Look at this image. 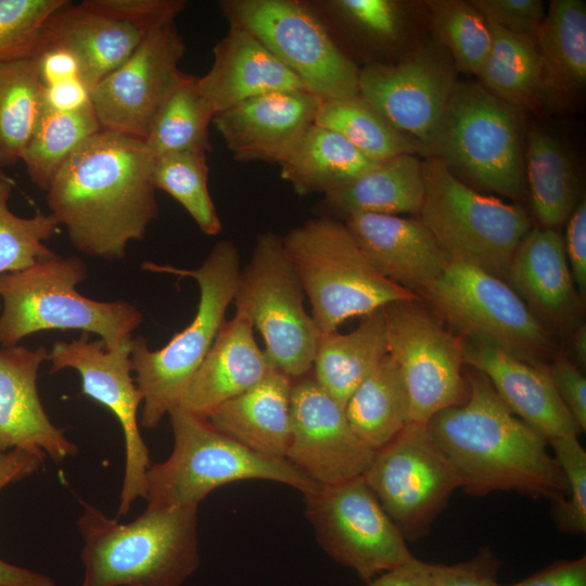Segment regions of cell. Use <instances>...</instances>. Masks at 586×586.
<instances>
[{
  "label": "cell",
  "instance_id": "6da1fadb",
  "mask_svg": "<svg viewBox=\"0 0 586 586\" xmlns=\"http://www.w3.org/2000/svg\"><path fill=\"white\" fill-rule=\"evenodd\" d=\"M153 162L143 140L105 129L74 152L46 192L50 214L77 251L119 260L144 238L158 215Z\"/></svg>",
  "mask_w": 586,
  "mask_h": 586
},
{
  "label": "cell",
  "instance_id": "7a4b0ae2",
  "mask_svg": "<svg viewBox=\"0 0 586 586\" xmlns=\"http://www.w3.org/2000/svg\"><path fill=\"white\" fill-rule=\"evenodd\" d=\"M466 378L464 403L426 423L460 487L472 496L506 491L549 499L553 506L562 502L568 485L547 440L506 406L482 372L471 368Z\"/></svg>",
  "mask_w": 586,
  "mask_h": 586
},
{
  "label": "cell",
  "instance_id": "3957f363",
  "mask_svg": "<svg viewBox=\"0 0 586 586\" xmlns=\"http://www.w3.org/2000/svg\"><path fill=\"white\" fill-rule=\"evenodd\" d=\"M81 506V586H181L200 566L199 506L146 507L128 523Z\"/></svg>",
  "mask_w": 586,
  "mask_h": 586
},
{
  "label": "cell",
  "instance_id": "277c9868",
  "mask_svg": "<svg viewBox=\"0 0 586 586\" xmlns=\"http://www.w3.org/2000/svg\"><path fill=\"white\" fill-rule=\"evenodd\" d=\"M141 268L178 278H192L200 288L196 313L191 322L162 348L152 351L142 336L132 339L131 365L142 394L140 424L158 425L178 407L194 373L209 352L233 303L240 256L232 241L217 242L196 269L143 262Z\"/></svg>",
  "mask_w": 586,
  "mask_h": 586
},
{
  "label": "cell",
  "instance_id": "5b68a950",
  "mask_svg": "<svg viewBox=\"0 0 586 586\" xmlns=\"http://www.w3.org/2000/svg\"><path fill=\"white\" fill-rule=\"evenodd\" d=\"M88 268L77 256L53 254L0 276V345L9 347L37 332L80 330L116 348L142 323V313L130 302L97 301L77 285Z\"/></svg>",
  "mask_w": 586,
  "mask_h": 586
},
{
  "label": "cell",
  "instance_id": "8992f818",
  "mask_svg": "<svg viewBox=\"0 0 586 586\" xmlns=\"http://www.w3.org/2000/svg\"><path fill=\"white\" fill-rule=\"evenodd\" d=\"M282 244L322 334L392 303L421 298L383 277L345 222L330 217L310 218L291 229Z\"/></svg>",
  "mask_w": 586,
  "mask_h": 586
},
{
  "label": "cell",
  "instance_id": "52a82bcc",
  "mask_svg": "<svg viewBox=\"0 0 586 586\" xmlns=\"http://www.w3.org/2000/svg\"><path fill=\"white\" fill-rule=\"evenodd\" d=\"M174 448L148 471L146 507L199 506L212 491L243 480L289 485L303 495L318 484L286 459L260 455L180 407L168 413Z\"/></svg>",
  "mask_w": 586,
  "mask_h": 586
},
{
  "label": "cell",
  "instance_id": "ba28073f",
  "mask_svg": "<svg viewBox=\"0 0 586 586\" xmlns=\"http://www.w3.org/2000/svg\"><path fill=\"white\" fill-rule=\"evenodd\" d=\"M421 152L483 189L511 199L524 193V153L517 111L480 84L457 81Z\"/></svg>",
  "mask_w": 586,
  "mask_h": 586
},
{
  "label": "cell",
  "instance_id": "9c48e42d",
  "mask_svg": "<svg viewBox=\"0 0 586 586\" xmlns=\"http://www.w3.org/2000/svg\"><path fill=\"white\" fill-rule=\"evenodd\" d=\"M420 221L447 262L467 264L506 281L512 256L531 230L525 211L469 187L441 161L423 162Z\"/></svg>",
  "mask_w": 586,
  "mask_h": 586
},
{
  "label": "cell",
  "instance_id": "30bf717a",
  "mask_svg": "<svg viewBox=\"0 0 586 586\" xmlns=\"http://www.w3.org/2000/svg\"><path fill=\"white\" fill-rule=\"evenodd\" d=\"M304 300L282 238L259 234L240 270L232 304L262 334L270 365L292 380L310 372L320 335Z\"/></svg>",
  "mask_w": 586,
  "mask_h": 586
},
{
  "label": "cell",
  "instance_id": "8fae6325",
  "mask_svg": "<svg viewBox=\"0 0 586 586\" xmlns=\"http://www.w3.org/2000/svg\"><path fill=\"white\" fill-rule=\"evenodd\" d=\"M419 295L467 339L532 364L555 356L549 330L505 280L482 269L448 262Z\"/></svg>",
  "mask_w": 586,
  "mask_h": 586
},
{
  "label": "cell",
  "instance_id": "7c38bea8",
  "mask_svg": "<svg viewBox=\"0 0 586 586\" xmlns=\"http://www.w3.org/2000/svg\"><path fill=\"white\" fill-rule=\"evenodd\" d=\"M219 7L230 27L257 38L317 98L340 100L359 93V68L302 2L226 0Z\"/></svg>",
  "mask_w": 586,
  "mask_h": 586
},
{
  "label": "cell",
  "instance_id": "4fadbf2b",
  "mask_svg": "<svg viewBox=\"0 0 586 586\" xmlns=\"http://www.w3.org/2000/svg\"><path fill=\"white\" fill-rule=\"evenodd\" d=\"M303 496L321 548L365 583L416 558L362 475Z\"/></svg>",
  "mask_w": 586,
  "mask_h": 586
},
{
  "label": "cell",
  "instance_id": "5bb4252c",
  "mask_svg": "<svg viewBox=\"0 0 586 586\" xmlns=\"http://www.w3.org/2000/svg\"><path fill=\"white\" fill-rule=\"evenodd\" d=\"M362 477L406 540L424 536L460 487L426 424L416 422L375 451Z\"/></svg>",
  "mask_w": 586,
  "mask_h": 586
},
{
  "label": "cell",
  "instance_id": "9a60e30c",
  "mask_svg": "<svg viewBox=\"0 0 586 586\" xmlns=\"http://www.w3.org/2000/svg\"><path fill=\"white\" fill-rule=\"evenodd\" d=\"M383 310L387 354L404 381L411 422L426 424L440 411L464 403L469 387L462 339L444 329L418 301L395 302Z\"/></svg>",
  "mask_w": 586,
  "mask_h": 586
},
{
  "label": "cell",
  "instance_id": "2e32d148",
  "mask_svg": "<svg viewBox=\"0 0 586 586\" xmlns=\"http://www.w3.org/2000/svg\"><path fill=\"white\" fill-rule=\"evenodd\" d=\"M132 336L116 348H106L102 340L78 339L56 341L49 351L50 373L76 370L84 395L98 402L116 418L125 443V472L117 515H126L131 505L148 492L150 453L139 429L138 410L142 394L132 377Z\"/></svg>",
  "mask_w": 586,
  "mask_h": 586
},
{
  "label": "cell",
  "instance_id": "e0dca14e",
  "mask_svg": "<svg viewBox=\"0 0 586 586\" xmlns=\"http://www.w3.org/2000/svg\"><path fill=\"white\" fill-rule=\"evenodd\" d=\"M187 46L169 24L144 37L129 58L90 90L102 129L144 141L153 120L182 72Z\"/></svg>",
  "mask_w": 586,
  "mask_h": 586
},
{
  "label": "cell",
  "instance_id": "ac0fdd59",
  "mask_svg": "<svg viewBox=\"0 0 586 586\" xmlns=\"http://www.w3.org/2000/svg\"><path fill=\"white\" fill-rule=\"evenodd\" d=\"M374 454L310 372L293 380L288 461L318 485H331L361 476Z\"/></svg>",
  "mask_w": 586,
  "mask_h": 586
},
{
  "label": "cell",
  "instance_id": "d6986e66",
  "mask_svg": "<svg viewBox=\"0 0 586 586\" xmlns=\"http://www.w3.org/2000/svg\"><path fill=\"white\" fill-rule=\"evenodd\" d=\"M456 84L451 63L425 47L397 64L373 63L359 69L358 94L421 152Z\"/></svg>",
  "mask_w": 586,
  "mask_h": 586
},
{
  "label": "cell",
  "instance_id": "ffe728a7",
  "mask_svg": "<svg viewBox=\"0 0 586 586\" xmlns=\"http://www.w3.org/2000/svg\"><path fill=\"white\" fill-rule=\"evenodd\" d=\"M320 101L305 90L266 93L216 114L212 124L234 160L280 165L314 124Z\"/></svg>",
  "mask_w": 586,
  "mask_h": 586
},
{
  "label": "cell",
  "instance_id": "44dd1931",
  "mask_svg": "<svg viewBox=\"0 0 586 586\" xmlns=\"http://www.w3.org/2000/svg\"><path fill=\"white\" fill-rule=\"evenodd\" d=\"M48 357L44 346L0 348V454L40 449L60 462L78 453L64 430L50 420L39 396L38 373Z\"/></svg>",
  "mask_w": 586,
  "mask_h": 586
},
{
  "label": "cell",
  "instance_id": "7402d4cb",
  "mask_svg": "<svg viewBox=\"0 0 586 586\" xmlns=\"http://www.w3.org/2000/svg\"><path fill=\"white\" fill-rule=\"evenodd\" d=\"M462 354L464 364L482 372L506 406L547 442L581 433L555 390L547 364H532L467 337Z\"/></svg>",
  "mask_w": 586,
  "mask_h": 586
},
{
  "label": "cell",
  "instance_id": "603a6c76",
  "mask_svg": "<svg viewBox=\"0 0 586 586\" xmlns=\"http://www.w3.org/2000/svg\"><path fill=\"white\" fill-rule=\"evenodd\" d=\"M345 225L383 277L418 295L447 266L445 255L420 220L357 213L346 216Z\"/></svg>",
  "mask_w": 586,
  "mask_h": 586
},
{
  "label": "cell",
  "instance_id": "cb8c5ba5",
  "mask_svg": "<svg viewBox=\"0 0 586 586\" xmlns=\"http://www.w3.org/2000/svg\"><path fill=\"white\" fill-rule=\"evenodd\" d=\"M506 282L547 329L564 330L575 323L581 296L564 241L556 229L534 228L525 234L512 256Z\"/></svg>",
  "mask_w": 586,
  "mask_h": 586
},
{
  "label": "cell",
  "instance_id": "d4e9b609",
  "mask_svg": "<svg viewBox=\"0 0 586 586\" xmlns=\"http://www.w3.org/2000/svg\"><path fill=\"white\" fill-rule=\"evenodd\" d=\"M273 370L256 343L252 323L235 311L222 324L178 407L207 419L220 405L250 390Z\"/></svg>",
  "mask_w": 586,
  "mask_h": 586
},
{
  "label": "cell",
  "instance_id": "484cf974",
  "mask_svg": "<svg viewBox=\"0 0 586 586\" xmlns=\"http://www.w3.org/2000/svg\"><path fill=\"white\" fill-rule=\"evenodd\" d=\"M208 72L199 77L201 91L216 114L251 98L279 91L306 90L257 38L230 27L213 49Z\"/></svg>",
  "mask_w": 586,
  "mask_h": 586
},
{
  "label": "cell",
  "instance_id": "4316f807",
  "mask_svg": "<svg viewBox=\"0 0 586 586\" xmlns=\"http://www.w3.org/2000/svg\"><path fill=\"white\" fill-rule=\"evenodd\" d=\"M44 34L48 48L64 49L76 59L78 77L90 90L125 62L143 39L132 27L71 1L49 16Z\"/></svg>",
  "mask_w": 586,
  "mask_h": 586
},
{
  "label": "cell",
  "instance_id": "83f0119b",
  "mask_svg": "<svg viewBox=\"0 0 586 586\" xmlns=\"http://www.w3.org/2000/svg\"><path fill=\"white\" fill-rule=\"evenodd\" d=\"M292 382L286 374L273 370L250 390L220 405L207 420L260 455L286 459Z\"/></svg>",
  "mask_w": 586,
  "mask_h": 586
},
{
  "label": "cell",
  "instance_id": "f1b7e54d",
  "mask_svg": "<svg viewBox=\"0 0 586 586\" xmlns=\"http://www.w3.org/2000/svg\"><path fill=\"white\" fill-rule=\"evenodd\" d=\"M387 355L383 308L362 317L348 333H320L313 360V377L342 407L358 385Z\"/></svg>",
  "mask_w": 586,
  "mask_h": 586
},
{
  "label": "cell",
  "instance_id": "f546056e",
  "mask_svg": "<svg viewBox=\"0 0 586 586\" xmlns=\"http://www.w3.org/2000/svg\"><path fill=\"white\" fill-rule=\"evenodd\" d=\"M423 196V162L415 154H402L326 193L324 203L344 217L357 213L419 214Z\"/></svg>",
  "mask_w": 586,
  "mask_h": 586
},
{
  "label": "cell",
  "instance_id": "4dcf8cb0",
  "mask_svg": "<svg viewBox=\"0 0 586 586\" xmlns=\"http://www.w3.org/2000/svg\"><path fill=\"white\" fill-rule=\"evenodd\" d=\"M378 164L337 132L313 124L280 164V175L300 195L326 194Z\"/></svg>",
  "mask_w": 586,
  "mask_h": 586
},
{
  "label": "cell",
  "instance_id": "1f68e13d",
  "mask_svg": "<svg viewBox=\"0 0 586 586\" xmlns=\"http://www.w3.org/2000/svg\"><path fill=\"white\" fill-rule=\"evenodd\" d=\"M542 90L572 94L586 82V3L552 0L534 36Z\"/></svg>",
  "mask_w": 586,
  "mask_h": 586
},
{
  "label": "cell",
  "instance_id": "d6a6232c",
  "mask_svg": "<svg viewBox=\"0 0 586 586\" xmlns=\"http://www.w3.org/2000/svg\"><path fill=\"white\" fill-rule=\"evenodd\" d=\"M344 411L356 436L374 451L411 422L409 397L388 354L353 392Z\"/></svg>",
  "mask_w": 586,
  "mask_h": 586
},
{
  "label": "cell",
  "instance_id": "836d02e7",
  "mask_svg": "<svg viewBox=\"0 0 586 586\" xmlns=\"http://www.w3.org/2000/svg\"><path fill=\"white\" fill-rule=\"evenodd\" d=\"M524 171L534 215L544 228L568 220L577 202V181L563 144L547 131L534 129L526 140Z\"/></svg>",
  "mask_w": 586,
  "mask_h": 586
},
{
  "label": "cell",
  "instance_id": "e575fe53",
  "mask_svg": "<svg viewBox=\"0 0 586 586\" xmlns=\"http://www.w3.org/2000/svg\"><path fill=\"white\" fill-rule=\"evenodd\" d=\"M38 59L0 62V169L22 160L44 110Z\"/></svg>",
  "mask_w": 586,
  "mask_h": 586
},
{
  "label": "cell",
  "instance_id": "d590c367",
  "mask_svg": "<svg viewBox=\"0 0 586 586\" xmlns=\"http://www.w3.org/2000/svg\"><path fill=\"white\" fill-rule=\"evenodd\" d=\"M216 113L201 91L199 77L181 73L161 105L144 143L154 157L209 151L208 127Z\"/></svg>",
  "mask_w": 586,
  "mask_h": 586
},
{
  "label": "cell",
  "instance_id": "8d00e7d4",
  "mask_svg": "<svg viewBox=\"0 0 586 586\" xmlns=\"http://www.w3.org/2000/svg\"><path fill=\"white\" fill-rule=\"evenodd\" d=\"M488 26L492 43L479 75L482 86L514 109L528 106L543 91L535 38Z\"/></svg>",
  "mask_w": 586,
  "mask_h": 586
},
{
  "label": "cell",
  "instance_id": "74e56055",
  "mask_svg": "<svg viewBox=\"0 0 586 586\" xmlns=\"http://www.w3.org/2000/svg\"><path fill=\"white\" fill-rule=\"evenodd\" d=\"M101 129L91 103L72 112L44 106L21 160L29 180L47 191L74 152Z\"/></svg>",
  "mask_w": 586,
  "mask_h": 586
},
{
  "label": "cell",
  "instance_id": "f35d334b",
  "mask_svg": "<svg viewBox=\"0 0 586 586\" xmlns=\"http://www.w3.org/2000/svg\"><path fill=\"white\" fill-rule=\"evenodd\" d=\"M314 124L337 132L377 163L419 152L413 140L396 130L359 94L347 99L321 100Z\"/></svg>",
  "mask_w": 586,
  "mask_h": 586
},
{
  "label": "cell",
  "instance_id": "ab89813d",
  "mask_svg": "<svg viewBox=\"0 0 586 586\" xmlns=\"http://www.w3.org/2000/svg\"><path fill=\"white\" fill-rule=\"evenodd\" d=\"M207 153L177 152L154 157L152 182L155 190L173 196L206 235L222 230L208 190Z\"/></svg>",
  "mask_w": 586,
  "mask_h": 586
},
{
  "label": "cell",
  "instance_id": "60d3db41",
  "mask_svg": "<svg viewBox=\"0 0 586 586\" xmlns=\"http://www.w3.org/2000/svg\"><path fill=\"white\" fill-rule=\"evenodd\" d=\"M431 24L461 71L479 76L492 43L488 23L470 2L428 1Z\"/></svg>",
  "mask_w": 586,
  "mask_h": 586
},
{
  "label": "cell",
  "instance_id": "b9f144b4",
  "mask_svg": "<svg viewBox=\"0 0 586 586\" xmlns=\"http://www.w3.org/2000/svg\"><path fill=\"white\" fill-rule=\"evenodd\" d=\"M13 187V179L0 180V276L53 255L44 242L60 226L50 213H36L31 217L15 215L9 208Z\"/></svg>",
  "mask_w": 586,
  "mask_h": 586
},
{
  "label": "cell",
  "instance_id": "7bdbcfd3",
  "mask_svg": "<svg viewBox=\"0 0 586 586\" xmlns=\"http://www.w3.org/2000/svg\"><path fill=\"white\" fill-rule=\"evenodd\" d=\"M68 0H0V62L36 58L47 48L49 16Z\"/></svg>",
  "mask_w": 586,
  "mask_h": 586
},
{
  "label": "cell",
  "instance_id": "ee69618b",
  "mask_svg": "<svg viewBox=\"0 0 586 586\" xmlns=\"http://www.w3.org/2000/svg\"><path fill=\"white\" fill-rule=\"evenodd\" d=\"M561 468L566 485V498L553 508L560 528L571 534L586 532V451L577 435L548 440Z\"/></svg>",
  "mask_w": 586,
  "mask_h": 586
},
{
  "label": "cell",
  "instance_id": "f6af8a7d",
  "mask_svg": "<svg viewBox=\"0 0 586 586\" xmlns=\"http://www.w3.org/2000/svg\"><path fill=\"white\" fill-rule=\"evenodd\" d=\"M329 5L357 34L378 43L398 40L405 28L406 13L393 0H335Z\"/></svg>",
  "mask_w": 586,
  "mask_h": 586
},
{
  "label": "cell",
  "instance_id": "bcb514c9",
  "mask_svg": "<svg viewBox=\"0 0 586 586\" xmlns=\"http://www.w3.org/2000/svg\"><path fill=\"white\" fill-rule=\"evenodd\" d=\"M80 4L132 27L143 38L173 24L187 7L184 0H84Z\"/></svg>",
  "mask_w": 586,
  "mask_h": 586
},
{
  "label": "cell",
  "instance_id": "7dc6e473",
  "mask_svg": "<svg viewBox=\"0 0 586 586\" xmlns=\"http://www.w3.org/2000/svg\"><path fill=\"white\" fill-rule=\"evenodd\" d=\"M501 562L488 548L483 547L468 561L451 564L428 563L432 586H499Z\"/></svg>",
  "mask_w": 586,
  "mask_h": 586
},
{
  "label": "cell",
  "instance_id": "c3c4849f",
  "mask_svg": "<svg viewBox=\"0 0 586 586\" xmlns=\"http://www.w3.org/2000/svg\"><path fill=\"white\" fill-rule=\"evenodd\" d=\"M470 3L486 22L533 37L545 15L540 0H472Z\"/></svg>",
  "mask_w": 586,
  "mask_h": 586
},
{
  "label": "cell",
  "instance_id": "681fc988",
  "mask_svg": "<svg viewBox=\"0 0 586 586\" xmlns=\"http://www.w3.org/2000/svg\"><path fill=\"white\" fill-rule=\"evenodd\" d=\"M552 384L561 402L577 425L586 430V379L582 370L568 356L558 354L548 365Z\"/></svg>",
  "mask_w": 586,
  "mask_h": 586
},
{
  "label": "cell",
  "instance_id": "f907efd6",
  "mask_svg": "<svg viewBox=\"0 0 586 586\" xmlns=\"http://www.w3.org/2000/svg\"><path fill=\"white\" fill-rule=\"evenodd\" d=\"M565 255L579 296L586 293V203L578 201L566 220Z\"/></svg>",
  "mask_w": 586,
  "mask_h": 586
},
{
  "label": "cell",
  "instance_id": "816d5d0a",
  "mask_svg": "<svg viewBox=\"0 0 586 586\" xmlns=\"http://www.w3.org/2000/svg\"><path fill=\"white\" fill-rule=\"evenodd\" d=\"M499 586H586V556L557 561L522 581Z\"/></svg>",
  "mask_w": 586,
  "mask_h": 586
},
{
  "label": "cell",
  "instance_id": "f5cc1de1",
  "mask_svg": "<svg viewBox=\"0 0 586 586\" xmlns=\"http://www.w3.org/2000/svg\"><path fill=\"white\" fill-rule=\"evenodd\" d=\"M46 457L40 449L15 448L0 454V492L36 473Z\"/></svg>",
  "mask_w": 586,
  "mask_h": 586
},
{
  "label": "cell",
  "instance_id": "db71d44e",
  "mask_svg": "<svg viewBox=\"0 0 586 586\" xmlns=\"http://www.w3.org/2000/svg\"><path fill=\"white\" fill-rule=\"evenodd\" d=\"M44 106L54 111L72 112L91 103L90 89L79 77L44 87Z\"/></svg>",
  "mask_w": 586,
  "mask_h": 586
},
{
  "label": "cell",
  "instance_id": "11a10c76",
  "mask_svg": "<svg viewBox=\"0 0 586 586\" xmlns=\"http://www.w3.org/2000/svg\"><path fill=\"white\" fill-rule=\"evenodd\" d=\"M38 59L39 76L44 87L78 77L76 59L66 50L49 47Z\"/></svg>",
  "mask_w": 586,
  "mask_h": 586
},
{
  "label": "cell",
  "instance_id": "9f6ffc18",
  "mask_svg": "<svg viewBox=\"0 0 586 586\" xmlns=\"http://www.w3.org/2000/svg\"><path fill=\"white\" fill-rule=\"evenodd\" d=\"M366 586H432L426 562L415 558L411 562L382 573Z\"/></svg>",
  "mask_w": 586,
  "mask_h": 586
},
{
  "label": "cell",
  "instance_id": "6f0895ef",
  "mask_svg": "<svg viewBox=\"0 0 586 586\" xmlns=\"http://www.w3.org/2000/svg\"><path fill=\"white\" fill-rule=\"evenodd\" d=\"M0 586H56L51 577L0 559Z\"/></svg>",
  "mask_w": 586,
  "mask_h": 586
},
{
  "label": "cell",
  "instance_id": "680465c9",
  "mask_svg": "<svg viewBox=\"0 0 586 586\" xmlns=\"http://www.w3.org/2000/svg\"><path fill=\"white\" fill-rule=\"evenodd\" d=\"M570 346L572 361L584 371L586 367V326L584 323L578 324L573 331Z\"/></svg>",
  "mask_w": 586,
  "mask_h": 586
},
{
  "label": "cell",
  "instance_id": "91938a15",
  "mask_svg": "<svg viewBox=\"0 0 586 586\" xmlns=\"http://www.w3.org/2000/svg\"><path fill=\"white\" fill-rule=\"evenodd\" d=\"M10 179H12V178L9 177V176L4 173V170H1V169H0V180H10Z\"/></svg>",
  "mask_w": 586,
  "mask_h": 586
}]
</instances>
